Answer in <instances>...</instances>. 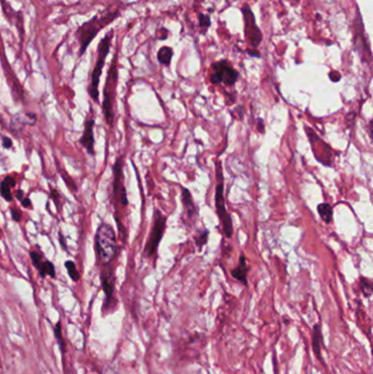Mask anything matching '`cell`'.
Segmentation results:
<instances>
[{"label":"cell","mask_w":373,"mask_h":374,"mask_svg":"<svg viewBox=\"0 0 373 374\" xmlns=\"http://www.w3.org/2000/svg\"><path fill=\"white\" fill-rule=\"evenodd\" d=\"M21 205L24 207V208H31L32 207V202L31 199L29 197H24L22 200H21Z\"/></svg>","instance_id":"30"},{"label":"cell","mask_w":373,"mask_h":374,"mask_svg":"<svg viewBox=\"0 0 373 374\" xmlns=\"http://www.w3.org/2000/svg\"><path fill=\"white\" fill-rule=\"evenodd\" d=\"M93 128H94V120L93 119H88L85 124V130L84 135L81 136L79 139V142L81 143L89 155L94 156V134H93Z\"/></svg>","instance_id":"10"},{"label":"cell","mask_w":373,"mask_h":374,"mask_svg":"<svg viewBox=\"0 0 373 374\" xmlns=\"http://www.w3.org/2000/svg\"><path fill=\"white\" fill-rule=\"evenodd\" d=\"M58 237H59V243H60V246L63 247L64 251H67V244H66V241H65V238L64 235L61 232L58 233Z\"/></svg>","instance_id":"29"},{"label":"cell","mask_w":373,"mask_h":374,"mask_svg":"<svg viewBox=\"0 0 373 374\" xmlns=\"http://www.w3.org/2000/svg\"><path fill=\"white\" fill-rule=\"evenodd\" d=\"M16 195H17V198L20 200V202H21V200L24 198L23 197V195H24V193H23V191L22 190H19V191H17V193H16Z\"/></svg>","instance_id":"31"},{"label":"cell","mask_w":373,"mask_h":374,"mask_svg":"<svg viewBox=\"0 0 373 374\" xmlns=\"http://www.w3.org/2000/svg\"><path fill=\"white\" fill-rule=\"evenodd\" d=\"M211 23L210 18L208 16L204 15V13H200L199 15V25L203 27H208Z\"/></svg>","instance_id":"24"},{"label":"cell","mask_w":373,"mask_h":374,"mask_svg":"<svg viewBox=\"0 0 373 374\" xmlns=\"http://www.w3.org/2000/svg\"><path fill=\"white\" fill-rule=\"evenodd\" d=\"M120 11H113V12H106L104 15H96L91 20H89L88 22L82 24L77 32V35L79 38L80 42V52L79 55L82 56L87 51L89 45L91 44V42L94 40V38L98 35V33L104 29V27L109 24L110 22L119 18Z\"/></svg>","instance_id":"2"},{"label":"cell","mask_w":373,"mask_h":374,"mask_svg":"<svg viewBox=\"0 0 373 374\" xmlns=\"http://www.w3.org/2000/svg\"><path fill=\"white\" fill-rule=\"evenodd\" d=\"M30 257H31V260H32V264L33 266L35 267L38 270L41 268V266H42L44 259L42 258V255H41L39 252L36 251H31L30 252Z\"/></svg>","instance_id":"21"},{"label":"cell","mask_w":373,"mask_h":374,"mask_svg":"<svg viewBox=\"0 0 373 374\" xmlns=\"http://www.w3.org/2000/svg\"><path fill=\"white\" fill-rule=\"evenodd\" d=\"M208 235H209V231L208 230H204L203 232L199 233L198 238L196 239V245L199 248L203 247L207 243V241H208Z\"/></svg>","instance_id":"23"},{"label":"cell","mask_w":373,"mask_h":374,"mask_svg":"<svg viewBox=\"0 0 373 374\" xmlns=\"http://www.w3.org/2000/svg\"><path fill=\"white\" fill-rule=\"evenodd\" d=\"M39 274L40 276L44 278L46 276H50L51 278H55L56 277V272H55V267L52 264V261L50 260H44L42 266L39 269Z\"/></svg>","instance_id":"17"},{"label":"cell","mask_w":373,"mask_h":374,"mask_svg":"<svg viewBox=\"0 0 373 374\" xmlns=\"http://www.w3.org/2000/svg\"><path fill=\"white\" fill-rule=\"evenodd\" d=\"M165 227H167V218L163 216L160 210H156L153 230H151L150 235H149V240L147 242L146 246H144L143 253L147 256V257H153V256L157 254L159 244H160V242L164 234Z\"/></svg>","instance_id":"6"},{"label":"cell","mask_w":373,"mask_h":374,"mask_svg":"<svg viewBox=\"0 0 373 374\" xmlns=\"http://www.w3.org/2000/svg\"><path fill=\"white\" fill-rule=\"evenodd\" d=\"M0 194H2V196L7 202H12L13 196L11 193V187H9L4 181L0 183Z\"/></svg>","instance_id":"20"},{"label":"cell","mask_w":373,"mask_h":374,"mask_svg":"<svg viewBox=\"0 0 373 374\" xmlns=\"http://www.w3.org/2000/svg\"><path fill=\"white\" fill-rule=\"evenodd\" d=\"M114 179H113V194L114 197L119 200L122 206L126 207L128 205V199L126 195V189L123 184V158H119L113 166Z\"/></svg>","instance_id":"8"},{"label":"cell","mask_w":373,"mask_h":374,"mask_svg":"<svg viewBox=\"0 0 373 374\" xmlns=\"http://www.w3.org/2000/svg\"><path fill=\"white\" fill-rule=\"evenodd\" d=\"M4 182H5L7 185H8L9 187H15V186L17 185L16 179L13 178V177H11V176H6V177H5V179H4Z\"/></svg>","instance_id":"27"},{"label":"cell","mask_w":373,"mask_h":374,"mask_svg":"<svg viewBox=\"0 0 373 374\" xmlns=\"http://www.w3.org/2000/svg\"><path fill=\"white\" fill-rule=\"evenodd\" d=\"M112 38H113V31H109L106 35L101 40L99 47H98V59H96L95 66H94L92 76H91V83H90V87H89V94L94 102L99 101L100 79L102 76L103 68H104V65H105L106 56L109 52L110 41H112Z\"/></svg>","instance_id":"3"},{"label":"cell","mask_w":373,"mask_h":374,"mask_svg":"<svg viewBox=\"0 0 373 374\" xmlns=\"http://www.w3.org/2000/svg\"><path fill=\"white\" fill-rule=\"evenodd\" d=\"M257 128H258V130L260 131V133H264V121L262 119L258 121V127Z\"/></svg>","instance_id":"32"},{"label":"cell","mask_w":373,"mask_h":374,"mask_svg":"<svg viewBox=\"0 0 373 374\" xmlns=\"http://www.w3.org/2000/svg\"><path fill=\"white\" fill-rule=\"evenodd\" d=\"M172 56H173V51L170 47L164 46L160 48V51L158 53V60L162 65H169L171 62Z\"/></svg>","instance_id":"16"},{"label":"cell","mask_w":373,"mask_h":374,"mask_svg":"<svg viewBox=\"0 0 373 374\" xmlns=\"http://www.w3.org/2000/svg\"><path fill=\"white\" fill-rule=\"evenodd\" d=\"M217 179L218 184L216 187V209L218 217L222 222L223 233L227 238H231L233 233V223L229 212L227 211L225 196H223V175L222 170H221V164L217 163Z\"/></svg>","instance_id":"4"},{"label":"cell","mask_w":373,"mask_h":374,"mask_svg":"<svg viewBox=\"0 0 373 374\" xmlns=\"http://www.w3.org/2000/svg\"><path fill=\"white\" fill-rule=\"evenodd\" d=\"M54 336H55V338H56V341L59 345L61 352H65L66 351V345H65V341H64V337H63V329H61L60 322H58L56 325H55Z\"/></svg>","instance_id":"19"},{"label":"cell","mask_w":373,"mask_h":374,"mask_svg":"<svg viewBox=\"0 0 373 374\" xmlns=\"http://www.w3.org/2000/svg\"><path fill=\"white\" fill-rule=\"evenodd\" d=\"M116 57H114L110 66L107 80L105 83L104 90H103V113H104L105 121L108 125H113L114 113H113V102H114V89L117 80V66Z\"/></svg>","instance_id":"5"},{"label":"cell","mask_w":373,"mask_h":374,"mask_svg":"<svg viewBox=\"0 0 373 374\" xmlns=\"http://www.w3.org/2000/svg\"><path fill=\"white\" fill-rule=\"evenodd\" d=\"M317 211H319L320 217L323 219L324 222L330 223L333 221V207L329 204L324 203L317 206Z\"/></svg>","instance_id":"15"},{"label":"cell","mask_w":373,"mask_h":374,"mask_svg":"<svg viewBox=\"0 0 373 374\" xmlns=\"http://www.w3.org/2000/svg\"><path fill=\"white\" fill-rule=\"evenodd\" d=\"M323 336H322V328L320 324H315L312 328V347L315 353L316 358L322 361V353H321V346L323 344Z\"/></svg>","instance_id":"13"},{"label":"cell","mask_w":373,"mask_h":374,"mask_svg":"<svg viewBox=\"0 0 373 374\" xmlns=\"http://www.w3.org/2000/svg\"><path fill=\"white\" fill-rule=\"evenodd\" d=\"M242 12L244 15V20H245V34H246V39L250 42V44L253 47H257L262 39H263V35H262V32L258 29V26L255 23V19L253 13L251 11V9L248 8V6H245L244 8H242Z\"/></svg>","instance_id":"9"},{"label":"cell","mask_w":373,"mask_h":374,"mask_svg":"<svg viewBox=\"0 0 373 374\" xmlns=\"http://www.w3.org/2000/svg\"><path fill=\"white\" fill-rule=\"evenodd\" d=\"M10 212H11L12 220L17 221V222H20V221H21V219H22V213H21V211L16 209V208H12V209L10 210Z\"/></svg>","instance_id":"25"},{"label":"cell","mask_w":373,"mask_h":374,"mask_svg":"<svg viewBox=\"0 0 373 374\" xmlns=\"http://www.w3.org/2000/svg\"><path fill=\"white\" fill-rule=\"evenodd\" d=\"M181 190H182V202L184 204V207L186 208V210H188L190 218L194 217L197 210L194 204V200H193L192 194L188 189H185V187H182Z\"/></svg>","instance_id":"14"},{"label":"cell","mask_w":373,"mask_h":374,"mask_svg":"<svg viewBox=\"0 0 373 374\" xmlns=\"http://www.w3.org/2000/svg\"><path fill=\"white\" fill-rule=\"evenodd\" d=\"M329 78H330V80L333 81V82H337V81H340V80H341L342 76H341V73H340V72H337V71H331V72L329 73Z\"/></svg>","instance_id":"28"},{"label":"cell","mask_w":373,"mask_h":374,"mask_svg":"<svg viewBox=\"0 0 373 374\" xmlns=\"http://www.w3.org/2000/svg\"><path fill=\"white\" fill-rule=\"evenodd\" d=\"M94 246L96 256L103 266H107L114 260L119 252V247L116 244V234L112 226L102 222L98 227L94 238Z\"/></svg>","instance_id":"1"},{"label":"cell","mask_w":373,"mask_h":374,"mask_svg":"<svg viewBox=\"0 0 373 374\" xmlns=\"http://www.w3.org/2000/svg\"><path fill=\"white\" fill-rule=\"evenodd\" d=\"M65 267H66L67 273H68L69 277H70V278H71V280L74 281V282L79 281V279H80V274H79L78 269H77V266H76L72 260H67L65 263Z\"/></svg>","instance_id":"18"},{"label":"cell","mask_w":373,"mask_h":374,"mask_svg":"<svg viewBox=\"0 0 373 374\" xmlns=\"http://www.w3.org/2000/svg\"><path fill=\"white\" fill-rule=\"evenodd\" d=\"M360 287H361L362 293L364 294V296L369 297L372 294V285H371L370 280H368L367 278L360 279Z\"/></svg>","instance_id":"22"},{"label":"cell","mask_w":373,"mask_h":374,"mask_svg":"<svg viewBox=\"0 0 373 374\" xmlns=\"http://www.w3.org/2000/svg\"><path fill=\"white\" fill-rule=\"evenodd\" d=\"M3 145L4 148L6 149H10L12 148V140L10 139V137H7V136H3Z\"/></svg>","instance_id":"26"},{"label":"cell","mask_w":373,"mask_h":374,"mask_svg":"<svg viewBox=\"0 0 373 374\" xmlns=\"http://www.w3.org/2000/svg\"><path fill=\"white\" fill-rule=\"evenodd\" d=\"M248 272H250V267L246 265L245 256L242 254L240 256L238 267L232 269L231 274H232V276L234 277V278L246 286L247 285V274H248Z\"/></svg>","instance_id":"12"},{"label":"cell","mask_w":373,"mask_h":374,"mask_svg":"<svg viewBox=\"0 0 373 374\" xmlns=\"http://www.w3.org/2000/svg\"><path fill=\"white\" fill-rule=\"evenodd\" d=\"M213 72L210 77V81L213 85L225 83L227 86H233L239 78V73L233 69L226 60H221L212 65Z\"/></svg>","instance_id":"7"},{"label":"cell","mask_w":373,"mask_h":374,"mask_svg":"<svg viewBox=\"0 0 373 374\" xmlns=\"http://www.w3.org/2000/svg\"><path fill=\"white\" fill-rule=\"evenodd\" d=\"M109 265H107L106 270H102L101 274V281H102V288L105 293V299H106V306L108 307L110 302L113 300V294H114V287H115V278L113 275L112 268H108Z\"/></svg>","instance_id":"11"}]
</instances>
